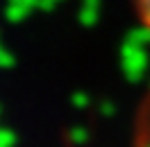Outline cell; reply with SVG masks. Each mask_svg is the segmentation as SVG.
<instances>
[{
	"label": "cell",
	"mask_w": 150,
	"mask_h": 147,
	"mask_svg": "<svg viewBox=\"0 0 150 147\" xmlns=\"http://www.w3.org/2000/svg\"><path fill=\"white\" fill-rule=\"evenodd\" d=\"M141 147H150V120L143 125V136H141Z\"/></svg>",
	"instance_id": "cell-2"
},
{
	"label": "cell",
	"mask_w": 150,
	"mask_h": 147,
	"mask_svg": "<svg viewBox=\"0 0 150 147\" xmlns=\"http://www.w3.org/2000/svg\"><path fill=\"white\" fill-rule=\"evenodd\" d=\"M132 2H134V9H137L141 25L148 29V34H150V0H132Z\"/></svg>",
	"instance_id": "cell-1"
}]
</instances>
